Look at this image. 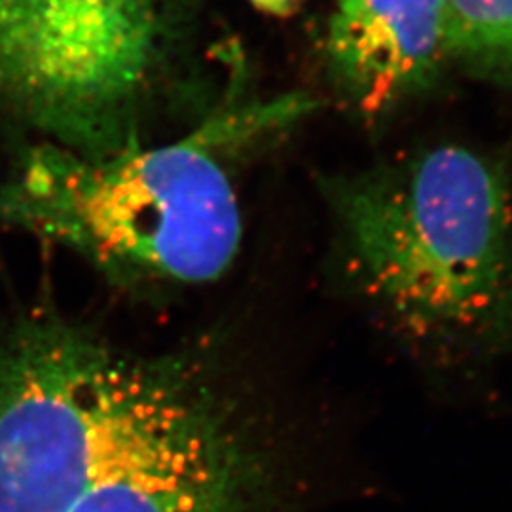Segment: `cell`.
<instances>
[{
    "label": "cell",
    "mask_w": 512,
    "mask_h": 512,
    "mask_svg": "<svg viewBox=\"0 0 512 512\" xmlns=\"http://www.w3.org/2000/svg\"><path fill=\"white\" fill-rule=\"evenodd\" d=\"M327 59L359 109H391L429 86L450 59L448 0H336Z\"/></svg>",
    "instance_id": "5b68a950"
},
{
    "label": "cell",
    "mask_w": 512,
    "mask_h": 512,
    "mask_svg": "<svg viewBox=\"0 0 512 512\" xmlns=\"http://www.w3.org/2000/svg\"><path fill=\"white\" fill-rule=\"evenodd\" d=\"M308 109L304 99H281L209 118L169 145L105 156L44 143L0 186V224L65 245L116 279L215 281L241 243L220 148Z\"/></svg>",
    "instance_id": "7a4b0ae2"
},
{
    "label": "cell",
    "mask_w": 512,
    "mask_h": 512,
    "mask_svg": "<svg viewBox=\"0 0 512 512\" xmlns=\"http://www.w3.org/2000/svg\"><path fill=\"white\" fill-rule=\"evenodd\" d=\"M258 12L272 18H287L304 4V0H249Z\"/></svg>",
    "instance_id": "52a82bcc"
},
{
    "label": "cell",
    "mask_w": 512,
    "mask_h": 512,
    "mask_svg": "<svg viewBox=\"0 0 512 512\" xmlns=\"http://www.w3.org/2000/svg\"><path fill=\"white\" fill-rule=\"evenodd\" d=\"M450 57L512 84V0H448Z\"/></svg>",
    "instance_id": "8992f818"
},
{
    "label": "cell",
    "mask_w": 512,
    "mask_h": 512,
    "mask_svg": "<svg viewBox=\"0 0 512 512\" xmlns=\"http://www.w3.org/2000/svg\"><path fill=\"white\" fill-rule=\"evenodd\" d=\"M325 194L349 274L399 327L442 344L511 329V188L492 160L431 148Z\"/></svg>",
    "instance_id": "3957f363"
},
{
    "label": "cell",
    "mask_w": 512,
    "mask_h": 512,
    "mask_svg": "<svg viewBox=\"0 0 512 512\" xmlns=\"http://www.w3.org/2000/svg\"><path fill=\"white\" fill-rule=\"evenodd\" d=\"M274 463L188 355L122 353L23 414L0 512H275Z\"/></svg>",
    "instance_id": "6da1fadb"
},
{
    "label": "cell",
    "mask_w": 512,
    "mask_h": 512,
    "mask_svg": "<svg viewBox=\"0 0 512 512\" xmlns=\"http://www.w3.org/2000/svg\"><path fill=\"white\" fill-rule=\"evenodd\" d=\"M175 25V0H0V107L88 156L141 145Z\"/></svg>",
    "instance_id": "277c9868"
}]
</instances>
